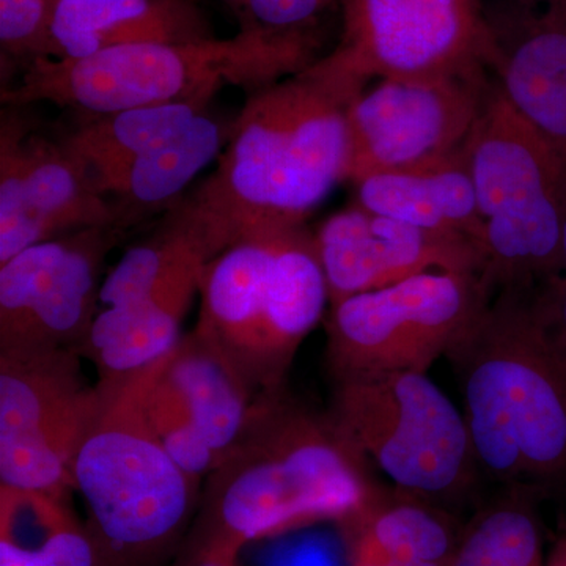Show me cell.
<instances>
[{
    "label": "cell",
    "mask_w": 566,
    "mask_h": 566,
    "mask_svg": "<svg viewBox=\"0 0 566 566\" xmlns=\"http://www.w3.org/2000/svg\"><path fill=\"white\" fill-rule=\"evenodd\" d=\"M367 85L319 57L251 93L214 172L180 205L212 259L252 238L301 229L348 180V115Z\"/></svg>",
    "instance_id": "1"
},
{
    "label": "cell",
    "mask_w": 566,
    "mask_h": 566,
    "mask_svg": "<svg viewBox=\"0 0 566 566\" xmlns=\"http://www.w3.org/2000/svg\"><path fill=\"white\" fill-rule=\"evenodd\" d=\"M553 285L491 293L446 356L476 464L509 486L566 483V337Z\"/></svg>",
    "instance_id": "2"
},
{
    "label": "cell",
    "mask_w": 566,
    "mask_h": 566,
    "mask_svg": "<svg viewBox=\"0 0 566 566\" xmlns=\"http://www.w3.org/2000/svg\"><path fill=\"white\" fill-rule=\"evenodd\" d=\"M364 458L335 430L277 392L253 400L243 433L210 474L178 560L240 556L255 539L352 517L370 497Z\"/></svg>",
    "instance_id": "3"
},
{
    "label": "cell",
    "mask_w": 566,
    "mask_h": 566,
    "mask_svg": "<svg viewBox=\"0 0 566 566\" xmlns=\"http://www.w3.org/2000/svg\"><path fill=\"white\" fill-rule=\"evenodd\" d=\"M318 32L251 22L232 39L109 48L82 59H39L17 87L2 88L11 106L51 103L92 115L170 103L208 106L226 85L251 93L318 61Z\"/></svg>",
    "instance_id": "4"
},
{
    "label": "cell",
    "mask_w": 566,
    "mask_h": 566,
    "mask_svg": "<svg viewBox=\"0 0 566 566\" xmlns=\"http://www.w3.org/2000/svg\"><path fill=\"white\" fill-rule=\"evenodd\" d=\"M150 367L98 381L73 461L74 491L109 566L161 564L182 542L199 497V482L175 463L145 416Z\"/></svg>",
    "instance_id": "5"
},
{
    "label": "cell",
    "mask_w": 566,
    "mask_h": 566,
    "mask_svg": "<svg viewBox=\"0 0 566 566\" xmlns=\"http://www.w3.org/2000/svg\"><path fill=\"white\" fill-rule=\"evenodd\" d=\"M193 334L221 354L255 397L283 389L305 337L329 304L314 234H264L205 268Z\"/></svg>",
    "instance_id": "6"
},
{
    "label": "cell",
    "mask_w": 566,
    "mask_h": 566,
    "mask_svg": "<svg viewBox=\"0 0 566 566\" xmlns=\"http://www.w3.org/2000/svg\"><path fill=\"white\" fill-rule=\"evenodd\" d=\"M464 153L482 219L483 289L491 294L558 281L566 156L528 126L494 84Z\"/></svg>",
    "instance_id": "7"
},
{
    "label": "cell",
    "mask_w": 566,
    "mask_h": 566,
    "mask_svg": "<svg viewBox=\"0 0 566 566\" xmlns=\"http://www.w3.org/2000/svg\"><path fill=\"white\" fill-rule=\"evenodd\" d=\"M329 420L398 490L433 501L474 483L479 464L463 412L422 371L335 381Z\"/></svg>",
    "instance_id": "8"
},
{
    "label": "cell",
    "mask_w": 566,
    "mask_h": 566,
    "mask_svg": "<svg viewBox=\"0 0 566 566\" xmlns=\"http://www.w3.org/2000/svg\"><path fill=\"white\" fill-rule=\"evenodd\" d=\"M490 293L480 275L430 271L331 305L326 364L334 381L390 371L427 374Z\"/></svg>",
    "instance_id": "9"
},
{
    "label": "cell",
    "mask_w": 566,
    "mask_h": 566,
    "mask_svg": "<svg viewBox=\"0 0 566 566\" xmlns=\"http://www.w3.org/2000/svg\"><path fill=\"white\" fill-rule=\"evenodd\" d=\"M80 349L0 352V486L65 497L95 406Z\"/></svg>",
    "instance_id": "10"
},
{
    "label": "cell",
    "mask_w": 566,
    "mask_h": 566,
    "mask_svg": "<svg viewBox=\"0 0 566 566\" xmlns=\"http://www.w3.org/2000/svg\"><path fill=\"white\" fill-rule=\"evenodd\" d=\"M327 65L370 84L488 70L491 28L480 0H342Z\"/></svg>",
    "instance_id": "11"
},
{
    "label": "cell",
    "mask_w": 566,
    "mask_h": 566,
    "mask_svg": "<svg viewBox=\"0 0 566 566\" xmlns=\"http://www.w3.org/2000/svg\"><path fill=\"white\" fill-rule=\"evenodd\" d=\"M491 85L488 70L367 85L348 115V180L427 166L463 150Z\"/></svg>",
    "instance_id": "12"
},
{
    "label": "cell",
    "mask_w": 566,
    "mask_h": 566,
    "mask_svg": "<svg viewBox=\"0 0 566 566\" xmlns=\"http://www.w3.org/2000/svg\"><path fill=\"white\" fill-rule=\"evenodd\" d=\"M118 227L52 238L0 264V352L81 349Z\"/></svg>",
    "instance_id": "13"
},
{
    "label": "cell",
    "mask_w": 566,
    "mask_h": 566,
    "mask_svg": "<svg viewBox=\"0 0 566 566\" xmlns=\"http://www.w3.org/2000/svg\"><path fill=\"white\" fill-rule=\"evenodd\" d=\"M329 304L386 289L430 271L482 274L479 245L431 232L354 205L335 212L314 234Z\"/></svg>",
    "instance_id": "14"
},
{
    "label": "cell",
    "mask_w": 566,
    "mask_h": 566,
    "mask_svg": "<svg viewBox=\"0 0 566 566\" xmlns=\"http://www.w3.org/2000/svg\"><path fill=\"white\" fill-rule=\"evenodd\" d=\"M490 28L494 87L566 156V0H521Z\"/></svg>",
    "instance_id": "15"
},
{
    "label": "cell",
    "mask_w": 566,
    "mask_h": 566,
    "mask_svg": "<svg viewBox=\"0 0 566 566\" xmlns=\"http://www.w3.org/2000/svg\"><path fill=\"white\" fill-rule=\"evenodd\" d=\"M52 32L62 59L88 57L129 44L192 43L214 36L193 0H59Z\"/></svg>",
    "instance_id": "16"
},
{
    "label": "cell",
    "mask_w": 566,
    "mask_h": 566,
    "mask_svg": "<svg viewBox=\"0 0 566 566\" xmlns=\"http://www.w3.org/2000/svg\"><path fill=\"white\" fill-rule=\"evenodd\" d=\"M354 186L356 205L365 210L431 232L468 238L480 249L482 219L464 148L427 166L368 175Z\"/></svg>",
    "instance_id": "17"
},
{
    "label": "cell",
    "mask_w": 566,
    "mask_h": 566,
    "mask_svg": "<svg viewBox=\"0 0 566 566\" xmlns=\"http://www.w3.org/2000/svg\"><path fill=\"white\" fill-rule=\"evenodd\" d=\"M430 501L398 488L392 494L371 491L367 502L344 521L352 566L452 560L463 528Z\"/></svg>",
    "instance_id": "18"
},
{
    "label": "cell",
    "mask_w": 566,
    "mask_h": 566,
    "mask_svg": "<svg viewBox=\"0 0 566 566\" xmlns=\"http://www.w3.org/2000/svg\"><path fill=\"white\" fill-rule=\"evenodd\" d=\"M211 260L202 234L177 208L155 237L134 245L112 268L102 283L99 303L106 307L151 297L188 314Z\"/></svg>",
    "instance_id": "19"
},
{
    "label": "cell",
    "mask_w": 566,
    "mask_h": 566,
    "mask_svg": "<svg viewBox=\"0 0 566 566\" xmlns=\"http://www.w3.org/2000/svg\"><path fill=\"white\" fill-rule=\"evenodd\" d=\"M164 375L221 463L243 433L255 395L221 354L193 331L182 335L167 354Z\"/></svg>",
    "instance_id": "20"
},
{
    "label": "cell",
    "mask_w": 566,
    "mask_h": 566,
    "mask_svg": "<svg viewBox=\"0 0 566 566\" xmlns=\"http://www.w3.org/2000/svg\"><path fill=\"white\" fill-rule=\"evenodd\" d=\"M0 566H109L63 497L0 486Z\"/></svg>",
    "instance_id": "21"
},
{
    "label": "cell",
    "mask_w": 566,
    "mask_h": 566,
    "mask_svg": "<svg viewBox=\"0 0 566 566\" xmlns=\"http://www.w3.org/2000/svg\"><path fill=\"white\" fill-rule=\"evenodd\" d=\"M186 312L151 297L106 305L81 345L102 379L122 378L161 360L181 340Z\"/></svg>",
    "instance_id": "22"
},
{
    "label": "cell",
    "mask_w": 566,
    "mask_h": 566,
    "mask_svg": "<svg viewBox=\"0 0 566 566\" xmlns=\"http://www.w3.org/2000/svg\"><path fill=\"white\" fill-rule=\"evenodd\" d=\"M28 197L44 241L62 233L120 226V214L66 148L35 136H28Z\"/></svg>",
    "instance_id": "23"
},
{
    "label": "cell",
    "mask_w": 566,
    "mask_h": 566,
    "mask_svg": "<svg viewBox=\"0 0 566 566\" xmlns=\"http://www.w3.org/2000/svg\"><path fill=\"white\" fill-rule=\"evenodd\" d=\"M222 126L200 114L161 147L96 175L102 193H117L134 203L159 205L175 199L205 167L219 158Z\"/></svg>",
    "instance_id": "24"
},
{
    "label": "cell",
    "mask_w": 566,
    "mask_h": 566,
    "mask_svg": "<svg viewBox=\"0 0 566 566\" xmlns=\"http://www.w3.org/2000/svg\"><path fill=\"white\" fill-rule=\"evenodd\" d=\"M205 109L200 103H170L95 115L71 134L63 147L92 181L96 175L161 147Z\"/></svg>",
    "instance_id": "25"
},
{
    "label": "cell",
    "mask_w": 566,
    "mask_h": 566,
    "mask_svg": "<svg viewBox=\"0 0 566 566\" xmlns=\"http://www.w3.org/2000/svg\"><path fill=\"white\" fill-rule=\"evenodd\" d=\"M536 488L513 485L463 527L449 566H545Z\"/></svg>",
    "instance_id": "26"
},
{
    "label": "cell",
    "mask_w": 566,
    "mask_h": 566,
    "mask_svg": "<svg viewBox=\"0 0 566 566\" xmlns=\"http://www.w3.org/2000/svg\"><path fill=\"white\" fill-rule=\"evenodd\" d=\"M43 234L28 197V133L20 122L0 129V264L39 243Z\"/></svg>",
    "instance_id": "27"
},
{
    "label": "cell",
    "mask_w": 566,
    "mask_h": 566,
    "mask_svg": "<svg viewBox=\"0 0 566 566\" xmlns=\"http://www.w3.org/2000/svg\"><path fill=\"white\" fill-rule=\"evenodd\" d=\"M59 0H0V43L3 54L28 59H62L54 40Z\"/></svg>",
    "instance_id": "28"
},
{
    "label": "cell",
    "mask_w": 566,
    "mask_h": 566,
    "mask_svg": "<svg viewBox=\"0 0 566 566\" xmlns=\"http://www.w3.org/2000/svg\"><path fill=\"white\" fill-rule=\"evenodd\" d=\"M335 0H240L253 22L273 29L315 28L316 21Z\"/></svg>",
    "instance_id": "29"
},
{
    "label": "cell",
    "mask_w": 566,
    "mask_h": 566,
    "mask_svg": "<svg viewBox=\"0 0 566 566\" xmlns=\"http://www.w3.org/2000/svg\"><path fill=\"white\" fill-rule=\"evenodd\" d=\"M562 275L553 285L554 315L558 327L566 337V202L564 218V233H562Z\"/></svg>",
    "instance_id": "30"
},
{
    "label": "cell",
    "mask_w": 566,
    "mask_h": 566,
    "mask_svg": "<svg viewBox=\"0 0 566 566\" xmlns=\"http://www.w3.org/2000/svg\"><path fill=\"white\" fill-rule=\"evenodd\" d=\"M175 566H237V557L219 553H205L188 558V560L177 562Z\"/></svg>",
    "instance_id": "31"
},
{
    "label": "cell",
    "mask_w": 566,
    "mask_h": 566,
    "mask_svg": "<svg viewBox=\"0 0 566 566\" xmlns=\"http://www.w3.org/2000/svg\"><path fill=\"white\" fill-rule=\"evenodd\" d=\"M545 566H566V534L557 536L547 554Z\"/></svg>",
    "instance_id": "32"
},
{
    "label": "cell",
    "mask_w": 566,
    "mask_h": 566,
    "mask_svg": "<svg viewBox=\"0 0 566 566\" xmlns=\"http://www.w3.org/2000/svg\"><path fill=\"white\" fill-rule=\"evenodd\" d=\"M450 562H386V564H375L365 566H449Z\"/></svg>",
    "instance_id": "33"
},
{
    "label": "cell",
    "mask_w": 566,
    "mask_h": 566,
    "mask_svg": "<svg viewBox=\"0 0 566 566\" xmlns=\"http://www.w3.org/2000/svg\"><path fill=\"white\" fill-rule=\"evenodd\" d=\"M233 2H237V3H238V2H240V0H233Z\"/></svg>",
    "instance_id": "34"
}]
</instances>
